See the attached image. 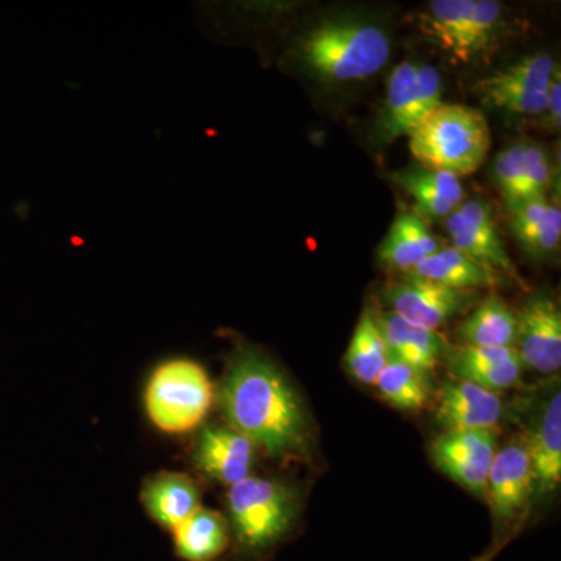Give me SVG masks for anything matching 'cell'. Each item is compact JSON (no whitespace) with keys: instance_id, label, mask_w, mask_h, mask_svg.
<instances>
[{"instance_id":"6da1fadb","label":"cell","mask_w":561,"mask_h":561,"mask_svg":"<svg viewBox=\"0 0 561 561\" xmlns=\"http://www.w3.org/2000/svg\"><path fill=\"white\" fill-rule=\"evenodd\" d=\"M221 412L232 430L278 461L308 457L311 430L300 394L264 351L236 342L225 362Z\"/></svg>"},{"instance_id":"7a4b0ae2","label":"cell","mask_w":561,"mask_h":561,"mask_svg":"<svg viewBox=\"0 0 561 561\" xmlns=\"http://www.w3.org/2000/svg\"><path fill=\"white\" fill-rule=\"evenodd\" d=\"M390 55L386 28L346 14L316 22L294 44V57L301 68L328 83L370 79L389 62Z\"/></svg>"},{"instance_id":"3957f363","label":"cell","mask_w":561,"mask_h":561,"mask_svg":"<svg viewBox=\"0 0 561 561\" xmlns=\"http://www.w3.org/2000/svg\"><path fill=\"white\" fill-rule=\"evenodd\" d=\"M232 560L265 561L294 531L297 494L289 483L250 476L227 493Z\"/></svg>"},{"instance_id":"277c9868","label":"cell","mask_w":561,"mask_h":561,"mask_svg":"<svg viewBox=\"0 0 561 561\" xmlns=\"http://www.w3.org/2000/svg\"><path fill=\"white\" fill-rule=\"evenodd\" d=\"M408 139L419 165L457 179L478 171L491 149L489 121L461 103H442Z\"/></svg>"},{"instance_id":"5b68a950","label":"cell","mask_w":561,"mask_h":561,"mask_svg":"<svg viewBox=\"0 0 561 561\" xmlns=\"http://www.w3.org/2000/svg\"><path fill=\"white\" fill-rule=\"evenodd\" d=\"M216 389L208 370L191 357L173 356L154 365L142 390V405L153 430L180 437L197 431L209 415Z\"/></svg>"},{"instance_id":"8992f818","label":"cell","mask_w":561,"mask_h":561,"mask_svg":"<svg viewBox=\"0 0 561 561\" xmlns=\"http://www.w3.org/2000/svg\"><path fill=\"white\" fill-rule=\"evenodd\" d=\"M419 22L421 33L461 65L496 49L507 31L505 7L496 0H432Z\"/></svg>"},{"instance_id":"52a82bcc","label":"cell","mask_w":561,"mask_h":561,"mask_svg":"<svg viewBox=\"0 0 561 561\" xmlns=\"http://www.w3.org/2000/svg\"><path fill=\"white\" fill-rule=\"evenodd\" d=\"M442 84L440 72L434 66L408 60L394 66L376 124L379 142L409 138L421 122L442 105Z\"/></svg>"},{"instance_id":"ba28073f","label":"cell","mask_w":561,"mask_h":561,"mask_svg":"<svg viewBox=\"0 0 561 561\" xmlns=\"http://www.w3.org/2000/svg\"><path fill=\"white\" fill-rule=\"evenodd\" d=\"M535 496L534 472H531L526 438L518 437L505 448L497 449L486 482V497L496 523L497 534L494 545L486 556L478 561H491L518 527Z\"/></svg>"},{"instance_id":"9c48e42d","label":"cell","mask_w":561,"mask_h":561,"mask_svg":"<svg viewBox=\"0 0 561 561\" xmlns=\"http://www.w3.org/2000/svg\"><path fill=\"white\" fill-rule=\"evenodd\" d=\"M559 72V62L551 54L535 51L483 77L476 83L474 92L490 108L537 117L545 106L553 77Z\"/></svg>"},{"instance_id":"30bf717a","label":"cell","mask_w":561,"mask_h":561,"mask_svg":"<svg viewBox=\"0 0 561 561\" xmlns=\"http://www.w3.org/2000/svg\"><path fill=\"white\" fill-rule=\"evenodd\" d=\"M478 291H463L442 286L434 280L405 275L397 283L387 284L382 298L389 311L401 319L437 331L446 321L463 311Z\"/></svg>"},{"instance_id":"8fae6325","label":"cell","mask_w":561,"mask_h":561,"mask_svg":"<svg viewBox=\"0 0 561 561\" xmlns=\"http://www.w3.org/2000/svg\"><path fill=\"white\" fill-rule=\"evenodd\" d=\"M496 453L494 431L443 432L431 445L435 467L482 500L486 497V482Z\"/></svg>"},{"instance_id":"7c38bea8","label":"cell","mask_w":561,"mask_h":561,"mask_svg":"<svg viewBox=\"0 0 561 561\" xmlns=\"http://www.w3.org/2000/svg\"><path fill=\"white\" fill-rule=\"evenodd\" d=\"M446 231L451 239L453 249L478 262L497 275L518 278L507 250L502 243L500 228L489 203L468 201L461 203L446 219Z\"/></svg>"},{"instance_id":"4fadbf2b","label":"cell","mask_w":561,"mask_h":561,"mask_svg":"<svg viewBox=\"0 0 561 561\" xmlns=\"http://www.w3.org/2000/svg\"><path fill=\"white\" fill-rule=\"evenodd\" d=\"M515 350L524 370L556 375L561 367V311L548 295H537L516 311Z\"/></svg>"},{"instance_id":"5bb4252c","label":"cell","mask_w":561,"mask_h":561,"mask_svg":"<svg viewBox=\"0 0 561 561\" xmlns=\"http://www.w3.org/2000/svg\"><path fill=\"white\" fill-rule=\"evenodd\" d=\"M256 446L230 426H208L198 435L192 461L213 481L232 486L250 478Z\"/></svg>"},{"instance_id":"9a60e30c","label":"cell","mask_w":561,"mask_h":561,"mask_svg":"<svg viewBox=\"0 0 561 561\" xmlns=\"http://www.w3.org/2000/svg\"><path fill=\"white\" fill-rule=\"evenodd\" d=\"M449 371L460 381L500 393L522 381L524 365L515 348L446 345L443 351Z\"/></svg>"},{"instance_id":"2e32d148","label":"cell","mask_w":561,"mask_h":561,"mask_svg":"<svg viewBox=\"0 0 561 561\" xmlns=\"http://www.w3.org/2000/svg\"><path fill=\"white\" fill-rule=\"evenodd\" d=\"M502 413L504 404L500 394L471 382L454 379L437 393L435 415L445 432L494 431Z\"/></svg>"},{"instance_id":"e0dca14e","label":"cell","mask_w":561,"mask_h":561,"mask_svg":"<svg viewBox=\"0 0 561 561\" xmlns=\"http://www.w3.org/2000/svg\"><path fill=\"white\" fill-rule=\"evenodd\" d=\"M201 494L197 482L190 476L161 471L144 482L140 502L150 518L172 534L202 507Z\"/></svg>"},{"instance_id":"ac0fdd59","label":"cell","mask_w":561,"mask_h":561,"mask_svg":"<svg viewBox=\"0 0 561 561\" xmlns=\"http://www.w3.org/2000/svg\"><path fill=\"white\" fill-rule=\"evenodd\" d=\"M531 472H534L535 496L548 497L561 483V393L553 391L546 402L545 411L526 440Z\"/></svg>"},{"instance_id":"d6986e66","label":"cell","mask_w":561,"mask_h":561,"mask_svg":"<svg viewBox=\"0 0 561 561\" xmlns=\"http://www.w3.org/2000/svg\"><path fill=\"white\" fill-rule=\"evenodd\" d=\"M394 181L411 195L415 210L424 220L448 219L465 202L460 179L449 173L413 165L398 172Z\"/></svg>"},{"instance_id":"ffe728a7","label":"cell","mask_w":561,"mask_h":561,"mask_svg":"<svg viewBox=\"0 0 561 561\" xmlns=\"http://www.w3.org/2000/svg\"><path fill=\"white\" fill-rule=\"evenodd\" d=\"M389 357L431 375L443 357L446 343L437 331L409 323L391 311L376 312Z\"/></svg>"},{"instance_id":"44dd1931","label":"cell","mask_w":561,"mask_h":561,"mask_svg":"<svg viewBox=\"0 0 561 561\" xmlns=\"http://www.w3.org/2000/svg\"><path fill=\"white\" fill-rule=\"evenodd\" d=\"M440 247L423 217L413 210H402L379 245L378 256L386 267L408 275Z\"/></svg>"},{"instance_id":"7402d4cb","label":"cell","mask_w":561,"mask_h":561,"mask_svg":"<svg viewBox=\"0 0 561 561\" xmlns=\"http://www.w3.org/2000/svg\"><path fill=\"white\" fill-rule=\"evenodd\" d=\"M172 540L176 559L217 561L230 551V526L220 512L201 507L172 531Z\"/></svg>"},{"instance_id":"603a6c76","label":"cell","mask_w":561,"mask_h":561,"mask_svg":"<svg viewBox=\"0 0 561 561\" xmlns=\"http://www.w3.org/2000/svg\"><path fill=\"white\" fill-rule=\"evenodd\" d=\"M408 275L463 291L493 289L500 286L502 279L501 275L465 256L459 250L445 245L416 265Z\"/></svg>"},{"instance_id":"cb8c5ba5","label":"cell","mask_w":561,"mask_h":561,"mask_svg":"<svg viewBox=\"0 0 561 561\" xmlns=\"http://www.w3.org/2000/svg\"><path fill=\"white\" fill-rule=\"evenodd\" d=\"M457 334L463 345L515 348L516 311L496 294H491L461 321Z\"/></svg>"},{"instance_id":"d4e9b609","label":"cell","mask_w":561,"mask_h":561,"mask_svg":"<svg viewBox=\"0 0 561 561\" xmlns=\"http://www.w3.org/2000/svg\"><path fill=\"white\" fill-rule=\"evenodd\" d=\"M389 362V350L378 317L373 309H365L345 353V367L356 381L375 386L379 373Z\"/></svg>"},{"instance_id":"484cf974","label":"cell","mask_w":561,"mask_h":561,"mask_svg":"<svg viewBox=\"0 0 561 561\" xmlns=\"http://www.w3.org/2000/svg\"><path fill=\"white\" fill-rule=\"evenodd\" d=\"M431 375L416 370L411 365L397 359L387 362L379 373L375 386L383 400L394 409L405 412H416L427 404L431 397Z\"/></svg>"},{"instance_id":"4316f807","label":"cell","mask_w":561,"mask_h":561,"mask_svg":"<svg viewBox=\"0 0 561 561\" xmlns=\"http://www.w3.org/2000/svg\"><path fill=\"white\" fill-rule=\"evenodd\" d=\"M524 146L526 140H516L507 149L501 150L494 161V183L511 213L522 205Z\"/></svg>"},{"instance_id":"83f0119b","label":"cell","mask_w":561,"mask_h":561,"mask_svg":"<svg viewBox=\"0 0 561 561\" xmlns=\"http://www.w3.org/2000/svg\"><path fill=\"white\" fill-rule=\"evenodd\" d=\"M552 183V164L548 151L535 140H526L523 154L522 205L546 198Z\"/></svg>"},{"instance_id":"f1b7e54d","label":"cell","mask_w":561,"mask_h":561,"mask_svg":"<svg viewBox=\"0 0 561 561\" xmlns=\"http://www.w3.org/2000/svg\"><path fill=\"white\" fill-rule=\"evenodd\" d=\"M561 241V208L559 202L549 203L545 217L538 225L537 230L530 236L529 241L524 243L523 249L534 257H548L556 254L560 249Z\"/></svg>"},{"instance_id":"f546056e","label":"cell","mask_w":561,"mask_h":561,"mask_svg":"<svg viewBox=\"0 0 561 561\" xmlns=\"http://www.w3.org/2000/svg\"><path fill=\"white\" fill-rule=\"evenodd\" d=\"M538 125L541 130L552 133L560 131L561 125V73L553 77L551 87H549L548 95H546L545 106L538 114Z\"/></svg>"}]
</instances>
